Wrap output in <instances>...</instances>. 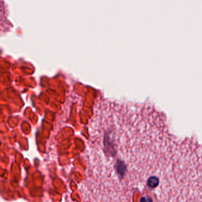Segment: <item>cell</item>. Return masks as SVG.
Wrapping results in <instances>:
<instances>
[{"label":"cell","mask_w":202,"mask_h":202,"mask_svg":"<svg viewBox=\"0 0 202 202\" xmlns=\"http://www.w3.org/2000/svg\"><path fill=\"white\" fill-rule=\"evenodd\" d=\"M116 170L117 173L120 176H123L126 170V167L125 164L120 161H117V165H116Z\"/></svg>","instance_id":"cell-1"}]
</instances>
